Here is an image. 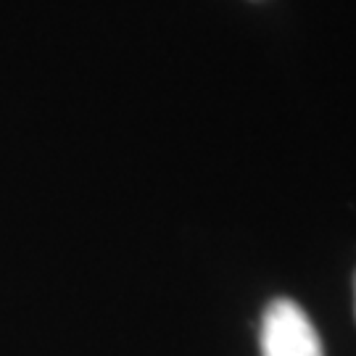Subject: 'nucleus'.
I'll return each mask as SVG.
<instances>
[{
  "label": "nucleus",
  "mask_w": 356,
  "mask_h": 356,
  "mask_svg": "<svg viewBox=\"0 0 356 356\" xmlns=\"http://www.w3.org/2000/svg\"><path fill=\"white\" fill-rule=\"evenodd\" d=\"M259 348L261 356H325L317 327L291 298H275L264 309Z\"/></svg>",
  "instance_id": "obj_1"
},
{
  "label": "nucleus",
  "mask_w": 356,
  "mask_h": 356,
  "mask_svg": "<svg viewBox=\"0 0 356 356\" xmlns=\"http://www.w3.org/2000/svg\"><path fill=\"white\" fill-rule=\"evenodd\" d=\"M354 296H356V280H354Z\"/></svg>",
  "instance_id": "obj_2"
}]
</instances>
